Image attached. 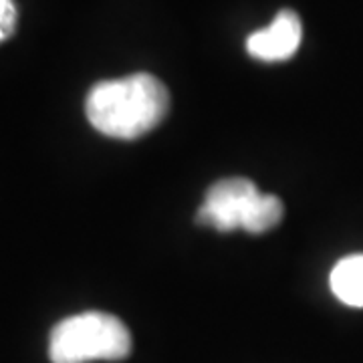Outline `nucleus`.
Segmentation results:
<instances>
[{
  "mask_svg": "<svg viewBox=\"0 0 363 363\" xmlns=\"http://www.w3.org/2000/svg\"><path fill=\"white\" fill-rule=\"evenodd\" d=\"M169 111L168 87L150 73L97 83L87 95L85 113L104 135L135 140L157 128Z\"/></svg>",
  "mask_w": 363,
  "mask_h": 363,
  "instance_id": "nucleus-1",
  "label": "nucleus"
},
{
  "mask_svg": "<svg viewBox=\"0 0 363 363\" xmlns=\"http://www.w3.org/2000/svg\"><path fill=\"white\" fill-rule=\"evenodd\" d=\"M283 202L279 196L260 194L247 178H224L210 186L196 220L220 233L245 230L262 234L283 220Z\"/></svg>",
  "mask_w": 363,
  "mask_h": 363,
  "instance_id": "nucleus-2",
  "label": "nucleus"
},
{
  "mask_svg": "<svg viewBox=\"0 0 363 363\" xmlns=\"http://www.w3.org/2000/svg\"><path fill=\"white\" fill-rule=\"evenodd\" d=\"M131 351L130 329L116 315L87 311L67 317L51 331L52 363L119 362Z\"/></svg>",
  "mask_w": 363,
  "mask_h": 363,
  "instance_id": "nucleus-3",
  "label": "nucleus"
},
{
  "mask_svg": "<svg viewBox=\"0 0 363 363\" xmlns=\"http://www.w3.org/2000/svg\"><path fill=\"white\" fill-rule=\"evenodd\" d=\"M303 39V26L297 13L281 11L271 25L262 30L252 33L247 40V51L250 57L264 63L286 61L297 52Z\"/></svg>",
  "mask_w": 363,
  "mask_h": 363,
  "instance_id": "nucleus-4",
  "label": "nucleus"
},
{
  "mask_svg": "<svg viewBox=\"0 0 363 363\" xmlns=\"http://www.w3.org/2000/svg\"><path fill=\"white\" fill-rule=\"evenodd\" d=\"M329 285L341 303L363 307V255H351L339 260L331 271Z\"/></svg>",
  "mask_w": 363,
  "mask_h": 363,
  "instance_id": "nucleus-5",
  "label": "nucleus"
},
{
  "mask_svg": "<svg viewBox=\"0 0 363 363\" xmlns=\"http://www.w3.org/2000/svg\"><path fill=\"white\" fill-rule=\"evenodd\" d=\"M16 23H18V11L14 0H0V43L13 35Z\"/></svg>",
  "mask_w": 363,
  "mask_h": 363,
  "instance_id": "nucleus-6",
  "label": "nucleus"
}]
</instances>
